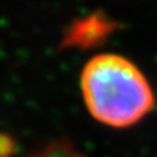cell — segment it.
<instances>
[{
	"label": "cell",
	"instance_id": "cell-1",
	"mask_svg": "<svg viewBox=\"0 0 157 157\" xmlns=\"http://www.w3.org/2000/svg\"><path fill=\"white\" fill-rule=\"evenodd\" d=\"M80 87L90 114L113 128L136 124L155 106V94L142 71L117 54L92 57L81 71Z\"/></svg>",
	"mask_w": 157,
	"mask_h": 157
},
{
	"label": "cell",
	"instance_id": "cell-2",
	"mask_svg": "<svg viewBox=\"0 0 157 157\" xmlns=\"http://www.w3.org/2000/svg\"><path fill=\"white\" fill-rule=\"evenodd\" d=\"M29 157H84L69 142L57 141L47 145L46 147L32 153Z\"/></svg>",
	"mask_w": 157,
	"mask_h": 157
}]
</instances>
